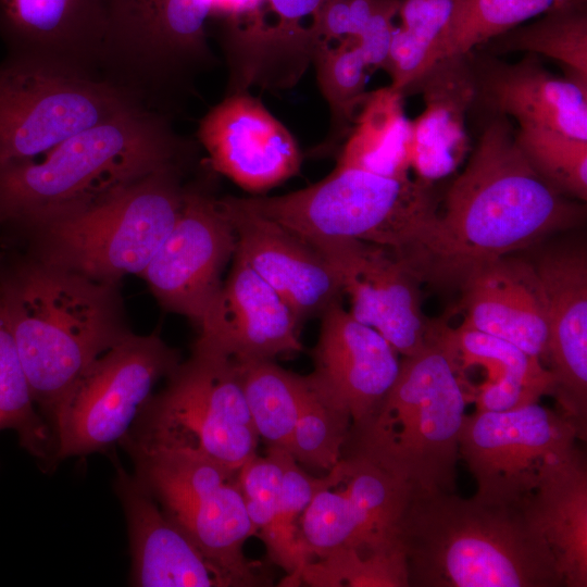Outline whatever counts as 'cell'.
<instances>
[{
    "instance_id": "23",
    "label": "cell",
    "mask_w": 587,
    "mask_h": 587,
    "mask_svg": "<svg viewBox=\"0 0 587 587\" xmlns=\"http://www.w3.org/2000/svg\"><path fill=\"white\" fill-rule=\"evenodd\" d=\"M474 107L511 116L520 127H538L587 140V85L547 71L537 55L516 63L473 54Z\"/></svg>"
},
{
    "instance_id": "33",
    "label": "cell",
    "mask_w": 587,
    "mask_h": 587,
    "mask_svg": "<svg viewBox=\"0 0 587 587\" xmlns=\"http://www.w3.org/2000/svg\"><path fill=\"white\" fill-rule=\"evenodd\" d=\"M288 452L298 463L330 471L341 459L352 417L349 409L307 375Z\"/></svg>"
},
{
    "instance_id": "19",
    "label": "cell",
    "mask_w": 587,
    "mask_h": 587,
    "mask_svg": "<svg viewBox=\"0 0 587 587\" xmlns=\"http://www.w3.org/2000/svg\"><path fill=\"white\" fill-rule=\"evenodd\" d=\"M220 202L236 233V253L278 292L300 322L321 317L340 302L335 271L310 242L245 208L236 197Z\"/></svg>"
},
{
    "instance_id": "9",
    "label": "cell",
    "mask_w": 587,
    "mask_h": 587,
    "mask_svg": "<svg viewBox=\"0 0 587 587\" xmlns=\"http://www.w3.org/2000/svg\"><path fill=\"white\" fill-rule=\"evenodd\" d=\"M134 475L164 513L180 526L203 553L236 586H258L266 579L243 553L257 534L248 516L238 472L197 452L123 444Z\"/></svg>"
},
{
    "instance_id": "4",
    "label": "cell",
    "mask_w": 587,
    "mask_h": 587,
    "mask_svg": "<svg viewBox=\"0 0 587 587\" xmlns=\"http://www.w3.org/2000/svg\"><path fill=\"white\" fill-rule=\"evenodd\" d=\"M191 155L171 118L146 108L89 127L37 159L0 164V229L89 207Z\"/></svg>"
},
{
    "instance_id": "2",
    "label": "cell",
    "mask_w": 587,
    "mask_h": 587,
    "mask_svg": "<svg viewBox=\"0 0 587 587\" xmlns=\"http://www.w3.org/2000/svg\"><path fill=\"white\" fill-rule=\"evenodd\" d=\"M0 246V309L35 404L57 440L83 374L132 333L118 285L48 264L12 245Z\"/></svg>"
},
{
    "instance_id": "12",
    "label": "cell",
    "mask_w": 587,
    "mask_h": 587,
    "mask_svg": "<svg viewBox=\"0 0 587 587\" xmlns=\"http://www.w3.org/2000/svg\"><path fill=\"white\" fill-rule=\"evenodd\" d=\"M582 438L561 412L539 402L504 412L466 415L460 457L487 502L523 507L547 464Z\"/></svg>"
},
{
    "instance_id": "29",
    "label": "cell",
    "mask_w": 587,
    "mask_h": 587,
    "mask_svg": "<svg viewBox=\"0 0 587 587\" xmlns=\"http://www.w3.org/2000/svg\"><path fill=\"white\" fill-rule=\"evenodd\" d=\"M586 3L551 10L539 20L516 26L480 47H487L492 55L523 51L547 57L564 68L565 76L587 85Z\"/></svg>"
},
{
    "instance_id": "27",
    "label": "cell",
    "mask_w": 587,
    "mask_h": 587,
    "mask_svg": "<svg viewBox=\"0 0 587 587\" xmlns=\"http://www.w3.org/2000/svg\"><path fill=\"white\" fill-rule=\"evenodd\" d=\"M402 99L403 93L390 86L366 93L336 166L409 176L411 120Z\"/></svg>"
},
{
    "instance_id": "36",
    "label": "cell",
    "mask_w": 587,
    "mask_h": 587,
    "mask_svg": "<svg viewBox=\"0 0 587 587\" xmlns=\"http://www.w3.org/2000/svg\"><path fill=\"white\" fill-rule=\"evenodd\" d=\"M299 583L320 587H409L402 546L361 554L342 549L308 562Z\"/></svg>"
},
{
    "instance_id": "21",
    "label": "cell",
    "mask_w": 587,
    "mask_h": 587,
    "mask_svg": "<svg viewBox=\"0 0 587 587\" xmlns=\"http://www.w3.org/2000/svg\"><path fill=\"white\" fill-rule=\"evenodd\" d=\"M313 349L312 380L341 401L352 425L366 420L382 403L399 371V353L374 328L355 320L340 302L321 315Z\"/></svg>"
},
{
    "instance_id": "20",
    "label": "cell",
    "mask_w": 587,
    "mask_h": 587,
    "mask_svg": "<svg viewBox=\"0 0 587 587\" xmlns=\"http://www.w3.org/2000/svg\"><path fill=\"white\" fill-rule=\"evenodd\" d=\"M113 488L124 510L136 587H228L236 583L168 517L113 453Z\"/></svg>"
},
{
    "instance_id": "7",
    "label": "cell",
    "mask_w": 587,
    "mask_h": 587,
    "mask_svg": "<svg viewBox=\"0 0 587 587\" xmlns=\"http://www.w3.org/2000/svg\"><path fill=\"white\" fill-rule=\"evenodd\" d=\"M237 200L304 239H358L396 253L419 242L439 211L429 184L341 166L297 191Z\"/></svg>"
},
{
    "instance_id": "15",
    "label": "cell",
    "mask_w": 587,
    "mask_h": 587,
    "mask_svg": "<svg viewBox=\"0 0 587 587\" xmlns=\"http://www.w3.org/2000/svg\"><path fill=\"white\" fill-rule=\"evenodd\" d=\"M304 240L335 271L350 314L377 330L401 357L420 351L441 330L445 322L423 312L421 282L390 248L346 238Z\"/></svg>"
},
{
    "instance_id": "25",
    "label": "cell",
    "mask_w": 587,
    "mask_h": 587,
    "mask_svg": "<svg viewBox=\"0 0 587 587\" xmlns=\"http://www.w3.org/2000/svg\"><path fill=\"white\" fill-rule=\"evenodd\" d=\"M414 89L423 95L424 110L411 120L410 170L432 185L454 172L471 149L466 116L476 92L472 51L440 60Z\"/></svg>"
},
{
    "instance_id": "26",
    "label": "cell",
    "mask_w": 587,
    "mask_h": 587,
    "mask_svg": "<svg viewBox=\"0 0 587 587\" xmlns=\"http://www.w3.org/2000/svg\"><path fill=\"white\" fill-rule=\"evenodd\" d=\"M525 511L548 542L566 587L587 586V467L577 446L547 464Z\"/></svg>"
},
{
    "instance_id": "34",
    "label": "cell",
    "mask_w": 587,
    "mask_h": 587,
    "mask_svg": "<svg viewBox=\"0 0 587 587\" xmlns=\"http://www.w3.org/2000/svg\"><path fill=\"white\" fill-rule=\"evenodd\" d=\"M449 336L462 372L480 367L486 373L483 383H516L541 396H553L554 378L549 369L512 342L463 323L450 327Z\"/></svg>"
},
{
    "instance_id": "14",
    "label": "cell",
    "mask_w": 587,
    "mask_h": 587,
    "mask_svg": "<svg viewBox=\"0 0 587 587\" xmlns=\"http://www.w3.org/2000/svg\"><path fill=\"white\" fill-rule=\"evenodd\" d=\"M236 249V233L220 199L196 184L185 185L178 216L139 276L165 310L199 326Z\"/></svg>"
},
{
    "instance_id": "8",
    "label": "cell",
    "mask_w": 587,
    "mask_h": 587,
    "mask_svg": "<svg viewBox=\"0 0 587 587\" xmlns=\"http://www.w3.org/2000/svg\"><path fill=\"white\" fill-rule=\"evenodd\" d=\"M259 439L236 363L197 339L120 446L186 449L239 471L257 454Z\"/></svg>"
},
{
    "instance_id": "16",
    "label": "cell",
    "mask_w": 587,
    "mask_h": 587,
    "mask_svg": "<svg viewBox=\"0 0 587 587\" xmlns=\"http://www.w3.org/2000/svg\"><path fill=\"white\" fill-rule=\"evenodd\" d=\"M197 138L211 167L250 192L266 191L301 167L292 134L249 91L226 95L212 107L199 121Z\"/></svg>"
},
{
    "instance_id": "5",
    "label": "cell",
    "mask_w": 587,
    "mask_h": 587,
    "mask_svg": "<svg viewBox=\"0 0 587 587\" xmlns=\"http://www.w3.org/2000/svg\"><path fill=\"white\" fill-rule=\"evenodd\" d=\"M445 323L420 351L402 357L378 408L351 426L342 452L362 455L413 491H454L471 389Z\"/></svg>"
},
{
    "instance_id": "17",
    "label": "cell",
    "mask_w": 587,
    "mask_h": 587,
    "mask_svg": "<svg viewBox=\"0 0 587 587\" xmlns=\"http://www.w3.org/2000/svg\"><path fill=\"white\" fill-rule=\"evenodd\" d=\"M548 308L547 362L561 413L586 435L587 250L583 241L554 245L533 262Z\"/></svg>"
},
{
    "instance_id": "1",
    "label": "cell",
    "mask_w": 587,
    "mask_h": 587,
    "mask_svg": "<svg viewBox=\"0 0 587 587\" xmlns=\"http://www.w3.org/2000/svg\"><path fill=\"white\" fill-rule=\"evenodd\" d=\"M585 207L558 191L530 165L503 115H489L442 212L402 253L422 283L460 287L476 268L582 224Z\"/></svg>"
},
{
    "instance_id": "11",
    "label": "cell",
    "mask_w": 587,
    "mask_h": 587,
    "mask_svg": "<svg viewBox=\"0 0 587 587\" xmlns=\"http://www.w3.org/2000/svg\"><path fill=\"white\" fill-rule=\"evenodd\" d=\"M182 363L158 333H130L101 354L74 387L57 429L59 463L113 452L153 396Z\"/></svg>"
},
{
    "instance_id": "28",
    "label": "cell",
    "mask_w": 587,
    "mask_h": 587,
    "mask_svg": "<svg viewBox=\"0 0 587 587\" xmlns=\"http://www.w3.org/2000/svg\"><path fill=\"white\" fill-rule=\"evenodd\" d=\"M467 0H400L385 71L390 87L414 89L440 61L442 46Z\"/></svg>"
},
{
    "instance_id": "30",
    "label": "cell",
    "mask_w": 587,
    "mask_h": 587,
    "mask_svg": "<svg viewBox=\"0 0 587 587\" xmlns=\"http://www.w3.org/2000/svg\"><path fill=\"white\" fill-rule=\"evenodd\" d=\"M235 363L259 438L267 448L288 451L307 377L284 370L273 360Z\"/></svg>"
},
{
    "instance_id": "3",
    "label": "cell",
    "mask_w": 587,
    "mask_h": 587,
    "mask_svg": "<svg viewBox=\"0 0 587 587\" xmlns=\"http://www.w3.org/2000/svg\"><path fill=\"white\" fill-rule=\"evenodd\" d=\"M409 587H560L553 553L523 507L413 491L399 527Z\"/></svg>"
},
{
    "instance_id": "10",
    "label": "cell",
    "mask_w": 587,
    "mask_h": 587,
    "mask_svg": "<svg viewBox=\"0 0 587 587\" xmlns=\"http://www.w3.org/2000/svg\"><path fill=\"white\" fill-rule=\"evenodd\" d=\"M141 108L136 96L102 76L5 54L0 164L37 159L82 130Z\"/></svg>"
},
{
    "instance_id": "38",
    "label": "cell",
    "mask_w": 587,
    "mask_h": 587,
    "mask_svg": "<svg viewBox=\"0 0 587 587\" xmlns=\"http://www.w3.org/2000/svg\"><path fill=\"white\" fill-rule=\"evenodd\" d=\"M284 449L267 448V454H254L238 472L239 486L249 519L270 554L275 546Z\"/></svg>"
},
{
    "instance_id": "18",
    "label": "cell",
    "mask_w": 587,
    "mask_h": 587,
    "mask_svg": "<svg viewBox=\"0 0 587 587\" xmlns=\"http://www.w3.org/2000/svg\"><path fill=\"white\" fill-rule=\"evenodd\" d=\"M291 308L239 254L200 323L198 340L235 362L303 350Z\"/></svg>"
},
{
    "instance_id": "32",
    "label": "cell",
    "mask_w": 587,
    "mask_h": 587,
    "mask_svg": "<svg viewBox=\"0 0 587 587\" xmlns=\"http://www.w3.org/2000/svg\"><path fill=\"white\" fill-rule=\"evenodd\" d=\"M316 79L326 100L330 121L316 154L334 151L351 130L357 113L366 96L369 67L354 39L346 38L338 45L321 43L313 57Z\"/></svg>"
},
{
    "instance_id": "35",
    "label": "cell",
    "mask_w": 587,
    "mask_h": 587,
    "mask_svg": "<svg viewBox=\"0 0 587 587\" xmlns=\"http://www.w3.org/2000/svg\"><path fill=\"white\" fill-rule=\"evenodd\" d=\"M587 0H467L441 49L440 60L470 53L490 39L551 10Z\"/></svg>"
},
{
    "instance_id": "24",
    "label": "cell",
    "mask_w": 587,
    "mask_h": 587,
    "mask_svg": "<svg viewBox=\"0 0 587 587\" xmlns=\"http://www.w3.org/2000/svg\"><path fill=\"white\" fill-rule=\"evenodd\" d=\"M459 288L463 324L547 362V298L533 262L511 254L498 258L473 271Z\"/></svg>"
},
{
    "instance_id": "13",
    "label": "cell",
    "mask_w": 587,
    "mask_h": 587,
    "mask_svg": "<svg viewBox=\"0 0 587 587\" xmlns=\"http://www.w3.org/2000/svg\"><path fill=\"white\" fill-rule=\"evenodd\" d=\"M328 0H234L217 18L229 70L226 95L284 89L313 62L319 14Z\"/></svg>"
},
{
    "instance_id": "31",
    "label": "cell",
    "mask_w": 587,
    "mask_h": 587,
    "mask_svg": "<svg viewBox=\"0 0 587 587\" xmlns=\"http://www.w3.org/2000/svg\"><path fill=\"white\" fill-rule=\"evenodd\" d=\"M14 429L18 442L47 473L57 469V440L40 415L14 339L0 309V430Z\"/></svg>"
},
{
    "instance_id": "22",
    "label": "cell",
    "mask_w": 587,
    "mask_h": 587,
    "mask_svg": "<svg viewBox=\"0 0 587 587\" xmlns=\"http://www.w3.org/2000/svg\"><path fill=\"white\" fill-rule=\"evenodd\" d=\"M105 26L104 0H0L7 55L101 76Z\"/></svg>"
},
{
    "instance_id": "6",
    "label": "cell",
    "mask_w": 587,
    "mask_h": 587,
    "mask_svg": "<svg viewBox=\"0 0 587 587\" xmlns=\"http://www.w3.org/2000/svg\"><path fill=\"white\" fill-rule=\"evenodd\" d=\"M188 162L151 172L107 198L45 221L1 228V242L92 279L140 275L180 211Z\"/></svg>"
},
{
    "instance_id": "37",
    "label": "cell",
    "mask_w": 587,
    "mask_h": 587,
    "mask_svg": "<svg viewBox=\"0 0 587 587\" xmlns=\"http://www.w3.org/2000/svg\"><path fill=\"white\" fill-rule=\"evenodd\" d=\"M515 140L534 170L569 198L587 199V140L538 127H519Z\"/></svg>"
}]
</instances>
